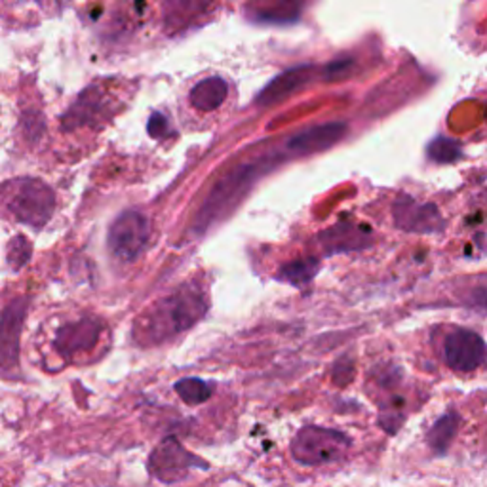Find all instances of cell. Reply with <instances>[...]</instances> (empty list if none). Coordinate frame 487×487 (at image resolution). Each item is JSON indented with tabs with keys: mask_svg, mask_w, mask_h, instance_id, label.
I'll use <instances>...</instances> for the list:
<instances>
[{
	"mask_svg": "<svg viewBox=\"0 0 487 487\" xmlns=\"http://www.w3.org/2000/svg\"><path fill=\"white\" fill-rule=\"evenodd\" d=\"M206 308L208 301L202 289L194 284L183 286L153 306L141 328V337L155 345L162 343L192 328L206 314Z\"/></svg>",
	"mask_w": 487,
	"mask_h": 487,
	"instance_id": "cell-1",
	"label": "cell"
},
{
	"mask_svg": "<svg viewBox=\"0 0 487 487\" xmlns=\"http://www.w3.org/2000/svg\"><path fill=\"white\" fill-rule=\"evenodd\" d=\"M318 269H320L318 259L303 257V259H297V261H291V263L284 265L282 270L279 272V279L291 284V286H296V288H303L314 279Z\"/></svg>",
	"mask_w": 487,
	"mask_h": 487,
	"instance_id": "cell-16",
	"label": "cell"
},
{
	"mask_svg": "<svg viewBox=\"0 0 487 487\" xmlns=\"http://www.w3.org/2000/svg\"><path fill=\"white\" fill-rule=\"evenodd\" d=\"M430 156L438 162H451L459 156V147L453 141L447 139H438L432 143Z\"/></svg>",
	"mask_w": 487,
	"mask_h": 487,
	"instance_id": "cell-20",
	"label": "cell"
},
{
	"mask_svg": "<svg viewBox=\"0 0 487 487\" xmlns=\"http://www.w3.org/2000/svg\"><path fill=\"white\" fill-rule=\"evenodd\" d=\"M102 330V322L95 318H80L78 322L65 323L54 337V347L63 359H71L78 352L92 349L100 339Z\"/></svg>",
	"mask_w": 487,
	"mask_h": 487,
	"instance_id": "cell-9",
	"label": "cell"
},
{
	"mask_svg": "<svg viewBox=\"0 0 487 487\" xmlns=\"http://www.w3.org/2000/svg\"><path fill=\"white\" fill-rule=\"evenodd\" d=\"M305 0H265L263 8L257 10L263 20L289 22L303 12Z\"/></svg>",
	"mask_w": 487,
	"mask_h": 487,
	"instance_id": "cell-17",
	"label": "cell"
},
{
	"mask_svg": "<svg viewBox=\"0 0 487 487\" xmlns=\"http://www.w3.org/2000/svg\"><path fill=\"white\" fill-rule=\"evenodd\" d=\"M151 225L143 214L124 212L117 217V221L111 225L109 229V250L115 255L119 261L132 263L141 255L149 242Z\"/></svg>",
	"mask_w": 487,
	"mask_h": 487,
	"instance_id": "cell-4",
	"label": "cell"
},
{
	"mask_svg": "<svg viewBox=\"0 0 487 487\" xmlns=\"http://www.w3.org/2000/svg\"><path fill=\"white\" fill-rule=\"evenodd\" d=\"M226 95H229V86H226L225 80L221 76H209L200 80V83L190 90L189 102L194 109L209 112L219 109L225 103Z\"/></svg>",
	"mask_w": 487,
	"mask_h": 487,
	"instance_id": "cell-12",
	"label": "cell"
},
{
	"mask_svg": "<svg viewBox=\"0 0 487 487\" xmlns=\"http://www.w3.org/2000/svg\"><path fill=\"white\" fill-rule=\"evenodd\" d=\"M192 468H208V465L187 451L175 438H166L149 457V473L164 483L183 480Z\"/></svg>",
	"mask_w": 487,
	"mask_h": 487,
	"instance_id": "cell-5",
	"label": "cell"
},
{
	"mask_svg": "<svg viewBox=\"0 0 487 487\" xmlns=\"http://www.w3.org/2000/svg\"><path fill=\"white\" fill-rule=\"evenodd\" d=\"M322 242L330 253L339 250H362L367 246V235L354 225H337L322 235Z\"/></svg>",
	"mask_w": 487,
	"mask_h": 487,
	"instance_id": "cell-13",
	"label": "cell"
},
{
	"mask_svg": "<svg viewBox=\"0 0 487 487\" xmlns=\"http://www.w3.org/2000/svg\"><path fill=\"white\" fill-rule=\"evenodd\" d=\"M308 80V69L306 67H299L294 71H288L282 76H279L276 80L265 88L263 95L259 97V103L261 105H270L284 100L289 93H294L297 88H301Z\"/></svg>",
	"mask_w": 487,
	"mask_h": 487,
	"instance_id": "cell-14",
	"label": "cell"
},
{
	"mask_svg": "<svg viewBox=\"0 0 487 487\" xmlns=\"http://www.w3.org/2000/svg\"><path fill=\"white\" fill-rule=\"evenodd\" d=\"M393 214L396 226L405 233L430 235L444 229L442 214L434 204H419L410 197H402L394 202Z\"/></svg>",
	"mask_w": 487,
	"mask_h": 487,
	"instance_id": "cell-8",
	"label": "cell"
},
{
	"mask_svg": "<svg viewBox=\"0 0 487 487\" xmlns=\"http://www.w3.org/2000/svg\"><path fill=\"white\" fill-rule=\"evenodd\" d=\"M347 134V126L341 122H330L322 126H313L305 132L296 134L288 141V149L297 155H311L330 149L332 145L341 141Z\"/></svg>",
	"mask_w": 487,
	"mask_h": 487,
	"instance_id": "cell-10",
	"label": "cell"
},
{
	"mask_svg": "<svg viewBox=\"0 0 487 487\" xmlns=\"http://www.w3.org/2000/svg\"><path fill=\"white\" fill-rule=\"evenodd\" d=\"M446 362L459 373L476 371L485 360L483 339L470 330H456L446 337L444 343Z\"/></svg>",
	"mask_w": 487,
	"mask_h": 487,
	"instance_id": "cell-7",
	"label": "cell"
},
{
	"mask_svg": "<svg viewBox=\"0 0 487 487\" xmlns=\"http://www.w3.org/2000/svg\"><path fill=\"white\" fill-rule=\"evenodd\" d=\"M175 393L185 403L199 405L212 396V385L197 377H189L175 383Z\"/></svg>",
	"mask_w": 487,
	"mask_h": 487,
	"instance_id": "cell-18",
	"label": "cell"
},
{
	"mask_svg": "<svg viewBox=\"0 0 487 487\" xmlns=\"http://www.w3.org/2000/svg\"><path fill=\"white\" fill-rule=\"evenodd\" d=\"M214 0H164V18L172 31H182L197 22L209 8Z\"/></svg>",
	"mask_w": 487,
	"mask_h": 487,
	"instance_id": "cell-11",
	"label": "cell"
},
{
	"mask_svg": "<svg viewBox=\"0 0 487 487\" xmlns=\"http://www.w3.org/2000/svg\"><path fill=\"white\" fill-rule=\"evenodd\" d=\"M29 299L15 297L0 313V367L12 369L20 362V341Z\"/></svg>",
	"mask_w": 487,
	"mask_h": 487,
	"instance_id": "cell-6",
	"label": "cell"
},
{
	"mask_svg": "<svg viewBox=\"0 0 487 487\" xmlns=\"http://www.w3.org/2000/svg\"><path fill=\"white\" fill-rule=\"evenodd\" d=\"M31 255H32V246H31V242L23 235H15L8 242L6 259H8V265L13 270L23 269L31 261Z\"/></svg>",
	"mask_w": 487,
	"mask_h": 487,
	"instance_id": "cell-19",
	"label": "cell"
},
{
	"mask_svg": "<svg viewBox=\"0 0 487 487\" xmlns=\"http://www.w3.org/2000/svg\"><path fill=\"white\" fill-rule=\"evenodd\" d=\"M3 194L8 214L32 229H42L54 216V190L40 180L23 177V180L10 182L4 185Z\"/></svg>",
	"mask_w": 487,
	"mask_h": 487,
	"instance_id": "cell-2",
	"label": "cell"
},
{
	"mask_svg": "<svg viewBox=\"0 0 487 487\" xmlns=\"http://www.w3.org/2000/svg\"><path fill=\"white\" fill-rule=\"evenodd\" d=\"M349 446L350 440L343 432L320 427H305L296 436L294 444H291V453H294L296 461L301 465L318 466L343 457Z\"/></svg>",
	"mask_w": 487,
	"mask_h": 487,
	"instance_id": "cell-3",
	"label": "cell"
},
{
	"mask_svg": "<svg viewBox=\"0 0 487 487\" xmlns=\"http://www.w3.org/2000/svg\"><path fill=\"white\" fill-rule=\"evenodd\" d=\"M37 3H42V0H37Z\"/></svg>",
	"mask_w": 487,
	"mask_h": 487,
	"instance_id": "cell-21",
	"label": "cell"
},
{
	"mask_svg": "<svg viewBox=\"0 0 487 487\" xmlns=\"http://www.w3.org/2000/svg\"><path fill=\"white\" fill-rule=\"evenodd\" d=\"M457 430H459V415L447 413L438 419L434 427L429 430L427 442L436 453H446L453 442V438H456Z\"/></svg>",
	"mask_w": 487,
	"mask_h": 487,
	"instance_id": "cell-15",
	"label": "cell"
}]
</instances>
